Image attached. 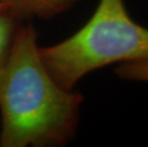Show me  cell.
<instances>
[{"instance_id": "277c9868", "label": "cell", "mask_w": 148, "mask_h": 147, "mask_svg": "<svg viewBox=\"0 0 148 147\" xmlns=\"http://www.w3.org/2000/svg\"><path fill=\"white\" fill-rule=\"evenodd\" d=\"M16 19L6 11H0V75L10 55L12 40L18 26Z\"/></svg>"}, {"instance_id": "6da1fadb", "label": "cell", "mask_w": 148, "mask_h": 147, "mask_svg": "<svg viewBox=\"0 0 148 147\" xmlns=\"http://www.w3.org/2000/svg\"><path fill=\"white\" fill-rule=\"evenodd\" d=\"M82 101L47 71L34 27L18 25L0 75V146L66 144L75 134Z\"/></svg>"}, {"instance_id": "8992f818", "label": "cell", "mask_w": 148, "mask_h": 147, "mask_svg": "<svg viewBox=\"0 0 148 147\" xmlns=\"http://www.w3.org/2000/svg\"><path fill=\"white\" fill-rule=\"evenodd\" d=\"M0 11H5V9H4V7L2 6L1 3H0Z\"/></svg>"}, {"instance_id": "5b68a950", "label": "cell", "mask_w": 148, "mask_h": 147, "mask_svg": "<svg viewBox=\"0 0 148 147\" xmlns=\"http://www.w3.org/2000/svg\"><path fill=\"white\" fill-rule=\"evenodd\" d=\"M115 74L122 79L148 82V58L119 63Z\"/></svg>"}, {"instance_id": "3957f363", "label": "cell", "mask_w": 148, "mask_h": 147, "mask_svg": "<svg viewBox=\"0 0 148 147\" xmlns=\"http://www.w3.org/2000/svg\"><path fill=\"white\" fill-rule=\"evenodd\" d=\"M81 0H0L5 11L14 17L49 18L69 10Z\"/></svg>"}, {"instance_id": "7a4b0ae2", "label": "cell", "mask_w": 148, "mask_h": 147, "mask_svg": "<svg viewBox=\"0 0 148 147\" xmlns=\"http://www.w3.org/2000/svg\"><path fill=\"white\" fill-rule=\"evenodd\" d=\"M39 54L53 79L74 90L97 69L148 58V28L129 15L124 0H100L82 28L58 44L39 47Z\"/></svg>"}]
</instances>
